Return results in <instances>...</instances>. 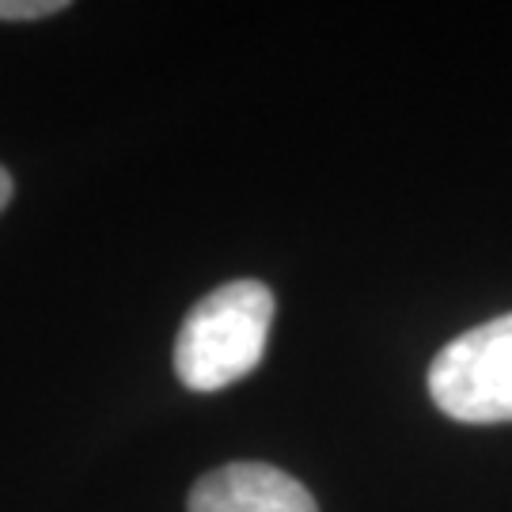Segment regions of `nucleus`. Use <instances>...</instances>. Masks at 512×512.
Returning a JSON list of instances; mask_svg holds the SVG:
<instances>
[{
    "label": "nucleus",
    "instance_id": "obj_1",
    "mask_svg": "<svg viewBox=\"0 0 512 512\" xmlns=\"http://www.w3.org/2000/svg\"><path fill=\"white\" fill-rule=\"evenodd\" d=\"M274 293L262 281H228L202 296L175 338V372L190 391H220L251 376L270 342Z\"/></svg>",
    "mask_w": 512,
    "mask_h": 512
},
{
    "label": "nucleus",
    "instance_id": "obj_5",
    "mask_svg": "<svg viewBox=\"0 0 512 512\" xmlns=\"http://www.w3.org/2000/svg\"><path fill=\"white\" fill-rule=\"evenodd\" d=\"M12 202V175L0 167V213H4V205Z\"/></svg>",
    "mask_w": 512,
    "mask_h": 512
},
{
    "label": "nucleus",
    "instance_id": "obj_4",
    "mask_svg": "<svg viewBox=\"0 0 512 512\" xmlns=\"http://www.w3.org/2000/svg\"><path fill=\"white\" fill-rule=\"evenodd\" d=\"M65 0H0V19H42L65 12Z\"/></svg>",
    "mask_w": 512,
    "mask_h": 512
},
{
    "label": "nucleus",
    "instance_id": "obj_2",
    "mask_svg": "<svg viewBox=\"0 0 512 512\" xmlns=\"http://www.w3.org/2000/svg\"><path fill=\"white\" fill-rule=\"evenodd\" d=\"M433 403L467 425L512 421V311L452 338L429 365Z\"/></svg>",
    "mask_w": 512,
    "mask_h": 512
},
{
    "label": "nucleus",
    "instance_id": "obj_3",
    "mask_svg": "<svg viewBox=\"0 0 512 512\" xmlns=\"http://www.w3.org/2000/svg\"><path fill=\"white\" fill-rule=\"evenodd\" d=\"M190 512H319L300 478L270 463H224L194 482Z\"/></svg>",
    "mask_w": 512,
    "mask_h": 512
}]
</instances>
